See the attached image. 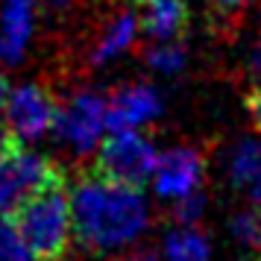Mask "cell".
Masks as SVG:
<instances>
[{"instance_id": "13", "label": "cell", "mask_w": 261, "mask_h": 261, "mask_svg": "<svg viewBox=\"0 0 261 261\" xmlns=\"http://www.w3.org/2000/svg\"><path fill=\"white\" fill-rule=\"evenodd\" d=\"M162 261H208V241L194 226L173 229L165 241Z\"/></svg>"}, {"instance_id": "1", "label": "cell", "mask_w": 261, "mask_h": 261, "mask_svg": "<svg viewBox=\"0 0 261 261\" xmlns=\"http://www.w3.org/2000/svg\"><path fill=\"white\" fill-rule=\"evenodd\" d=\"M73 235L91 252H109L132 244L147 229V200L135 185L103 173H83L73 188Z\"/></svg>"}, {"instance_id": "14", "label": "cell", "mask_w": 261, "mask_h": 261, "mask_svg": "<svg viewBox=\"0 0 261 261\" xmlns=\"http://www.w3.org/2000/svg\"><path fill=\"white\" fill-rule=\"evenodd\" d=\"M232 235L241 247L261 249V205L247 208V212L232 217Z\"/></svg>"}, {"instance_id": "3", "label": "cell", "mask_w": 261, "mask_h": 261, "mask_svg": "<svg viewBox=\"0 0 261 261\" xmlns=\"http://www.w3.org/2000/svg\"><path fill=\"white\" fill-rule=\"evenodd\" d=\"M62 170L50 159L30 153L21 141L0 150V217H12L30 197H36L41 188L59 182Z\"/></svg>"}, {"instance_id": "8", "label": "cell", "mask_w": 261, "mask_h": 261, "mask_svg": "<svg viewBox=\"0 0 261 261\" xmlns=\"http://www.w3.org/2000/svg\"><path fill=\"white\" fill-rule=\"evenodd\" d=\"M162 112V100L150 85H126L106 100L109 129H138Z\"/></svg>"}, {"instance_id": "9", "label": "cell", "mask_w": 261, "mask_h": 261, "mask_svg": "<svg viewBox=\"0 0 261 261\" xmlns=\"http://www.w3.org/2000/svg\"><path fill=\"white\" fill-rule=\"evenodd\" d=\"M33 36V0L0 3V62L18 65Z\"/></svg>"}, {"instance_id": "16", "label": "cell", "mask_w": 261, "mask_h": 261, "mask_svg": "<svg viewBox=\"0 0 261 261\" xmlns=\"http://www.w3.org/2000/svg\"><path fill=\"white\" fill-rule=\"evenodd\" d=\"M0 261H36L12 226H0Z\"/></svg>"}, {"instance_id": "20", "label": "cell", "mask_w": 261, "mask_h": 261, "mask_svg": "<svg viewBox=\"0 0 261 261\" xmlns=\"http://www.w3.org/2000/svg\"><path fill=\"white\" fill-rule=\"evenodd\" d=\"M44 6L53 9V12H62V9H68V6H71V0H44Z\"/></svg>"}, {"instance_id": "12", "label": "cell", "mask_w": 261, "mask_h": 261, "mask_svg": "<svg viewBox=\"0 0 261 261\" xmlns=\"http://www.w3.org/2000/svg\"><path fill=\"white\" fill-rule=\"evenodd\" d=\"M229 176L235 188H244L261 205V141L249 138L238 144L229 162Z\"/></svg>"}, {"instance_id": "5", "label": "cell", "mask_w": 261, "mask_h": 261, "mask_svg": "<svg viewBox=\"0 0 261 261\" xmlns=\"http://www.w3.org/2000/svg\"><path fill=\"white\" fill-rule=\"evenodd\" d=\"M56 138L73 153H91L106 129V100L91 91L73 94L62 109H56Z\"/></svg>"}, {"instance_id": "4", "label": "cell", "mask_w": 261, "mask_h": 261, "mask_svg": "<svg viewBox=\"0 0 261 261\" xmlns=\"http://www.w3.org/2000/svg\"><path fill=\"white\" fill-rule=\"evenodd\" d=\"M155 147L144 135L135 129H118L112 138L103 141L100 153H97L94 170L103 176L123 182V185H135L141 188L155 170Z\"/></svg>"}, {"instance_id": "6", "label": "cell", "mask_w": 261, "mask_h": 261, "mask_svg": "<svg viewBox=\"0 0 261 261\" xmlns=\"http://www.w3.org/2000/svg\"><path fill=\"white\" fill-rule=\"evenodd\" d=\"M56 100L44 85H21L9 94L6 103V123L15 141H33L53 126L56 120Z\"/></svg>"}, {"instance_id": "18", "label": "cell", "mask_w": 261, "mask_h": 261, "mask_svg": "<svg viewBox=\"0 0 261 261\" xmlns=\"http://www.w3.org/2000/svg\"><path fill=\"white\" fill-rule=\"evenodd\" d=\"M9 83L0 76V150L3 147H9V144H15L12 132H9V123H6V103H9Z\"/></svg>"}, {"instance_id": "7", "label": "cell", "mask_w": 261, "mask_h": 261, "mask_svg": "<svg viewBox=\"0 0 261 261\" xmlns=\"http://www.w3.org/2000/svg\"><path fill=\"white\" fill-rule=\"evenodd\" d=\"M202 155L194 147H173L167 150L159 162H155L153 179H155V191L167 197V200H179L188 197L200 188L202 182Z\"/></svg>"}, {"instance_id": "11", "label": "cell", "mask_w": 261, "mask_h": 261, "mask_svg": "<svg viewBox=\"0 0 261 261\" xmlns=\"http://www.w3.org/2000/svg\"><path fill=\"white\" fill-rule=\"evenodd\" d=\"M135 33H138V18H135V15L132 12L115 15V18L100 30L97 44L91 47V56H88V59L94 62V65H106V62H112L115 56H120V53L132 44Z\"/></svg>"}, {"instance_id": "22", "label": "cell", "mask_w": 261, "mask_h": 261, "mask_svg": "<svg viewBox=\"0 0 261 261\" xmlns=\"http://www.w3.org/2000/svg\"><path fill=\"white\" fill-rule=\"evenodd\" d=\"M217 6H226V9H232V6H244V3H249V0H214Z\"/></svg>"}, {"instance_id": "17", "label": "cell", "mask_w": 261, "mask_h": 261, "mask_svg": "<svg viewBox=\"0 0 261 261\" xmlns=\"http://www.w3.org/2000/svg\"><path fill=\"white\" fill-rule=\"evenodd\" d=\"M202 214V197L194 191V194H188V197H179L176 200V220L179 223H197V217Z\"/></svg>"}, {"instance_id": "23", "label": "cell", "mask_w": 261, "mask_h": 261, "mask_svg": "<svg viewBox=\"0 0 261 261\" xmlns=\"http://www.w3.org/2000/svg\"><path fill=\"white\" fill-rule=\"evenodd\" d=\"M141 3H150V0H141Z\"/></svg>"}, {"instance_id": "19", "label": "cell", "mask_w": 261, "mask_h": 261, "mask_svg": "<svg viewBox=\"0 0 261 261\" xmlns=\"http://www.w3.org/2000/svg\"><path fill=\"white\" fill-rule=\"evenodd\" d=\"M247 109H249V115H252V120H255V126L261 129V85L247 97Z\"/></svg>"}, {"instance_id": "21", "label": "cell", "mask_w": 261, "mask_h": 261, "mask_svg": "<svg viewBox=\"0 0 261 261\" xmlns=\"http://www.w3.org/2000/svg\"><path fill=\"white\" fill-rule=\"evenodd\" d=\"M126 261H155V255H153V252H144V249H138V252H132Z\"/></svg>"}, {"instance_id": "2", "label": "cell", "mask_w": 261, "mask_h": 261, "mask_svg": "<svg viewBox=\"0 0 261 261\" xmlns=\"http://www.w3.org/2000/svg\"><path fill=\"white\" fill-rule=\"evenodd\" d=\"M15 235L24 241L36 261H62L71 249L73 208L65 191V179L41 188L36 197L9 217Z\"/></svg>"}, {"instance_id": "10", "label": "cell", "mask_w": 261, "mask_h": 261, "mask_svg": "<svg viewBox=\"0 0 261 261\" xmlns=\"http://www.w3.org/2000/svg\"><path fill=\"white\" fill-rule=\"evenodd\" d=\"M188 24V3L185 0H150L141 18L144 33L155 41H173L182 36Z\"/></svg>"}, {"instance_id": "15", "label": "cell", "mask_w": 261, "mask_h": 261, "mask_svg": "<svg viewBox=\"0 0 261 261\" xmlns=\"http://www.w3.org/2000/svg\"><path fill=\"white\" fill-rule=\"evenodd\" d=\"M147 62L153 65L155 71H162V73H173V71H179V68L185 65V50L179 47V44L162 41L159 47H153L150 53H147Z\"/></svg>"}]
</instances>
